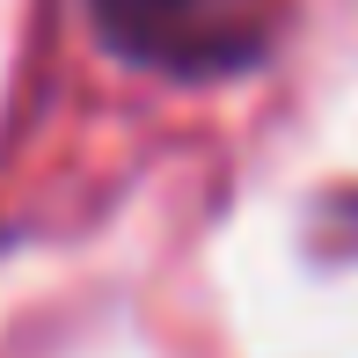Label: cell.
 I'll return each instance as SVG.
<instances>
[{
  "label": "cell",
  "mask_w": 358,
  "mask_h": 358,
  "mask_svg": "<svg viewBox=\"0 0 358 358\" xmlns=\"http://www.w3.org/2000/svg\"><path fill=\"white\" fill-rule=\"evenodd\" d=\"M95 44L139 73L234 80L285 37V0H88Z\"/></svg>",
  "instance_id": "obj_1"
}]
</instances>
